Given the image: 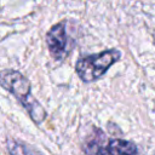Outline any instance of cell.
<instances>
[{
    "label": "cell",
    "mask_w": 155,
    "mask_h": 155,
    "mask_svg": "<svg viewBox=\"0 0 155 155\" xmlns=\"http://www.w3.org/2000/svg\"><path fill=\"white\" fill-rule=\"evenodd\" d=\"M97 133L98 134H92L91 139L85 144V148H84V151L87 153V154H102V150L104 148L105 144H103V140L105 139L104 137V133L99 130H97Z\"/></svg>",
    "instance_id": "5b68a950"
},
{
    "label": "cell",
    "mask_w": 155,
    "mask_h": 155,
    "mask_svg": "<svg viewBox=\"0 0 155 155\" xmlns=\"http://www.w3.org/2000/svg\"><path fill=\"white\" fill-rule=\"evenodd\" d=\"M46 44L51 56L54 59L61 61L64 58L67 53V44H68V36H67L64 22H59L54 24L48 30V33L46 34Z\"/></svg>",
    "instance_id": "3957f363"
},
{
    "label": "cell",
    "mask_w": 155,
    "mask_h": 155,
    "mask_svg": "<svg viewBox=\"0 0 155 155\" xmlns=\"http://www.w3.org/2000/svg\"><path fill=\"white\" fill-rule=\"evenodd\" d=\"M0 85L11 92L28 110L35 124H41L46 117V111L33 97L29 80L17 70L5 69L0 71Z\"/></svg>",
    "instance_id": "6da1fadb"
},
{
    "label": "cell",
    "mask_w": 155,
    "mask_h": 155,
    "mask_svg": "<svg viewBox=\"0 0 155 155\" xmlns=\"http://www.w3.org/2000/svg\"><path fill=\"white\" fill-rule=\"evenodd\" d=\"M136 153H138L136 145L124 139H113L108 142L102 150V154H136Z\"/></svg>",
    "instance_id": "277c9868"
},
{
    "label": "cell",
    "mask_w": 155,
    "mask_h": 155,
    "mask_svg": "<svg viewBox=\"0 0 155 155\" xmlns=\"http://www.w3.org/2000/svg\"><path fill=\"white\" fill-rule=\"evenodd\" d=\"M121 57L117 50H107L101 53L80 58L75 64V70L79 78L85 82H91L99 79L115 62Z\"/></svg>",
    "instance_id": "7a4b0ae2"
}]
</instances>
